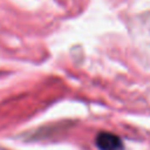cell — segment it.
Masks as SVG:
<instances>
[{"instance_id":"1","label":"cell","mask_w":150,"mask_h":150,"mask_svg":"<svg viewBox=\"0 0 150 150\" xmlns=\"http://www.w3.org/2000/svg\"><path fill=\"white\" fill-rule=\"evenodd\" d=\"M95 142L100 150H123L122 139L117 135L108 131L97 134Z\"/></svg>"}]
</instances>
